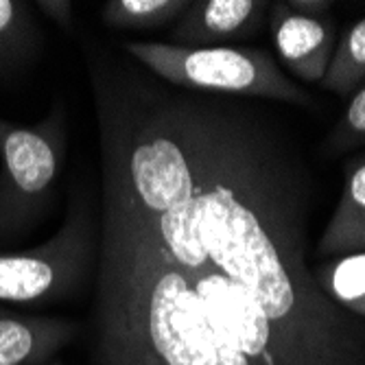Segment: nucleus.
I'll use <instances>...</instances> for the list:
<instances>
[{"label": "nucleus", "instance_id": "nucleus-11", "mask_svg": "<svg viewBox=\"0 0 365 365\" xmlns=\"http://www.w3.org/2000/svg\"><path fill=\"white\" fill-rule=\"evenodd\" d=\"M188 5V0H108L101 20L110 29H162L178 22Z\"/></svg>", "mask_w": 365, "mask_h": 365}, {"label": "nucleus", "instance_id": "nucleus-14", "mask_svg": "<svg viewBox=\"0 0 365 365\" xmlns=\"http://www.w3.org/2000/svg\"><path fill=\"white\" fill-rule=\"evenodd\" d=\"M33 7H38L48 20H53L61 29H66V31L73 29V9H75V5L68 3V0H38Z\"/></svg>", "mask_w": 365, "mask_h": 365}, {"label": "nucleus", "instance_id": "nucleus-6", "mask_svg": "<svg viewBox=\"0 0 365 365\" xmlns=\"http://www.w3.org/2000/svg\"><path fill=\"white\" fill-rule=\"evenodd\" d=\"M272 3L264 0H197L175 22L182 46H237L260 31Z\"/></svg>", "mask_w": 365, "mask_h": 365}, {"label": "nucleus", "instance_id": "nucleus-10", "mask_svg": "<svg viewBox=\"0 0 365 365\" xmlns=\"http://www.w3.org/2000/svg\"><path fill=\"white\" fill-rule=\"evenodd\" d=\"M313 276L335 304L365 319V252L330 258Z\"/></svg>", "mask_w": 365, "mask_h": 365}, {"label": "nucleus", "instance_id": "nucleus-2", "mask_svg": "<svg viewBox=\"0 0 365 365\" xmlns=\"http://www.w3.org/2000/svg\"><path fill=\"white\" fill-rule=\"evenodd\" d=\"M123 48L169 86L235 98H272L313 108V96L289 79L276 59L254 46H182L125 42Z\"/></svg>", "mask_w": 365, "mask_h": 365}, {"label": "nucleus", "instance_id": "nucleus-12", "mask_svg": "<svg viewBox=\"0 0 365 365\" xmlns=\"http://www.w3.org/2000/svg\"><path fill=\"white\" fill-rule=\"evenodd\" d=\"M365 83V18L354 22L344 38L337 40V48L319 86L337 96H350Z\"/></svg>", "mask_w": 365, "mask_h": 365}, {"label": "nucleus", "instance_id": "nucleus-3", "mask_svg": "<svg viewBox=\"0 0 365 365\" xmlns=\"http://www.w3.org/2000/svg\"><path fill=\"white\" fill-rule=\"evenodd\" d=\"M66 145L61 106L38 125L0 118V247L26 237L48 215Z\"/></svg>", "mask_w": 365, "mask_h": 365}, {"label": "nucleus", "instance_id": "nucleus-1", "mask_svg": "<svg viewBox=\"0 0 365 365\" xmlns=\"http://www.w3.org/2000/svg\"><path fill=\"white\" fill-rule=\"evenodd\" d=\"M103 169L96 307L173 322L252 365H365V319L319 289L315 180L245 98L94 59Z\"/></svg>", "mask_w": 365, "mask_h": 365}, {"label": "nucleus", "instance_id": "nucleus-7", "mask_svg": "<svg viewBox=\"0 0 365 365\" xmlns=\"http://www.w3.org/2000/svg\"><path fill=\"white\" fill-rule=\"evenodd\" d=\"M77 333L71 319L0 311V365H42Z\"/></svg>", "mask_w": 365, "mask_h": 365}, {"label": "nucleus", "instance_id": "nucleus-15", "mask_svg": "<svg viewBox=\"0 0 365 365\" xmlns=\"http://www.w3.org/2000/svg\"><path fill=\"white\" fill-rule=\"evenodd\" d=\"M289 7L307 16H319V14H330L333 3H328V0H291Z\"/></svg>", "mask_w": 365, "mask_h": 365}, {"label": "nucleus", "instance_id": "nucleus-5", "mask_svg": "<svg viewBox=\"0 0 365 365\" xmlns=\"http://www.w3.org/2000/svg\"><path fill=\"white\" fill-rule=\"evenodd\" d=\"M269 31L274 46L289 73L307 83H319L337 48V24L330 14L307 16L272 3Z\"/></svg>", "mask_w": 365, "mask_h": 365}, {"label": "nucleus", "instance_id": "nucleus-9", "mask_svg": "<svg viewBox=\"0 0 365 365\" xmlns=\"http://www.w3.org/2000/svg\"><path fill=\"white\" fill-rule=\"evenodd\" d=\"M40 26L22 0H0V79L11 77L36 57Z\"/></svg>", "mask_w": 365, "mask_h": 365}, {"label": "nucleus", "instance_id": "nucleus-8", "mask_svg": "<svg viewBox=\"0 0 365 365\" xmlns=\"http://www.w3.org/2000/svg\"><path fill=\"white\" fill-rule=\"evenodd\" d=\"M344 192L315 245V254L337 258L365 252V153L344 164Z\"/></svg>", "mask_w": 365, "mask_h": 365}, {"label": "nucleus", "instance_id": "nucleus-4", "mask_svg": "<svg viewBox=\"0 0 365 365\" xmlns=\"http://www.w3.org/2000/svg\"><path fill=\"white\" fill-rule=\"evenodd\" d=\"M98 230L90 197H75L61 227L38 247L0 250V302L44 304L71 295L96 269Z\"/></svg>", "mask_w": 365, "mask_h": 365}, {"label": "nucleus", "instance_id": "nucleus-16", "mask_svg": "<svg viewBox=\"0 0 365 365\" xmlns=\"http://www.w3.org/2000/svg\"><path fill=\"white\" fill-rule=\"evenodd\" d=\"M48 365H61V363H48Z\"/></svg>", "mask_w": 365, "mask_h": 365}, {"label": "nucleus", "instance_id": "nucleus-13", "mask_svg": "<svg viewBox=\"0 0 365 365\" xmlns=\"http://www.w3.org/2000/svg\"><path fill=\"white\" fill-rule=\"evenodd\" d=\"M363 145H365V83L350 94V103L344 116L326 136L322 147L326 153L337 155Z\"/></svg>", "mask_w": 365, "mask_h": 365}]
</instances>
